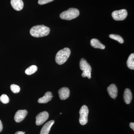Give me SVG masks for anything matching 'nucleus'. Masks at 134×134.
I'll list each match as a JSON object with an SVG mask.
<instances>
[{"mask_svg":"<svg viewBox=\"0 0 134 134\" xmlns=\"http://www.w3.org/2000/svg\"><path fill=\"white\" fill-rule=\"evenodd\" d=\"M50 29L44 25H38L33 26L30 30L31 36L35 37H41L47 36L50 32Z\"/></svg>","mask_w":134,"mask_h":134,"instance_id":"1","label":"nucleus"},{"mask_svg":"<svg viewBox=\"0 0 134 134\" xmlns=\"http://www.w3.org/2000/svg\"><path fill=\"white\" fill-rule=\"evenodd\" d=\"M70 53L71 51L69 48H65L60 50L55 56V62L59 65L64 64L68 59Z\"/></svg>","mask_w":134,"mask_h":134,"instance_id":"2","label":"nucleus"},{"mask_svg":"<svg viewBox=\"0 0 134 134\" xmlns=\"http://www.w3.org/2000/svg\"><path fill=\"white\" fill-rule=\"evenodd\" d=\"M79 11L77 9L70 8L66 11L62 12L60 15V18L64 20H71L79 16Z\"/></svg>","mask_w":134,"mask_h":134,"instance_id":"3","label":"nucleus"},{"mask_svg":"<svg viewBox=\"0 0 134 134\" xmlns=\"http://www.w3.org/2000/svg\"><path fill=\"white\" fill-rule=\"evenodd\" d=\"M88 113L89 110L88 107L86 105H83L79 111V122L82 125H85L87 124L88 121Z\"/></svg>","mask_w":134,"mask_h":134,"instance_id":"4","label":"nucleus"},{"mask_svg":"<svg viewBox=\"0 0 134 134\" xmlns=\"http://www.w3.org/2000/svg\"><path fill=\"white\" fill-rule=\"evenodd\" d=\"M127 14L126 10L123 9L113 11L112 16L113 18L116 21H122L126 19Z\"/></svg>","mask_w":134,"mask_h":134,"instance_id":"5","label":"nucleus"},{"mask_svg":"<svg viewBox=\"0 0 134 134\" xmlns=\"http://www.w3.org/2000/svg\"><path fill=\"white\" fill-rule=\"evenodd\" d=\"M49 117V114L47 111L40 113L36 117V125L40 126L45 122Z\"/></svg>","mask_w":134,"mask_h":134,"instance_id":"6","label":"nucleus"},{"mask_svg":"<svg viewBox=\"0 0 134 134\" xmlns=\"http://www.w3.org/2000/svg\"><path fill=\"white\" fill-rule=\"evenodd\" d=\"M28 114L27 110H19L16 113L14 117L15 121L16 122H20L23 121Z\"/></svg>","mask_w":134,"mask_h":134,"instance_id":"7","label":"nucleus"},{"mask_svg":"<svg viewBox=\"0 0 134 134\" xmlns=\"http://www.w3.org/2000/svg\"><path fill=\"white\" fill-rule=\"evenodd\" d=\"M58 93L60 98L62 100H65L68 98L70 93L69 89L66 87H63L60 89Z\"/></svg>","mask_w":134,"mask_h":134,"instance_id":"8","label":"nucleus"},{"mask_svg":"<svg viewBox=\"0 0 134 134\" xmlns=\"http://www.w3.org/2000/svg\"><path fill=\"white\" fill-rule=\"evenodd\" d=\"M11 5L12 7L17 11H20L24 7V2L22 0H11Z\"/></svg>","mask_w":134,"mask_h":134,"instance_id":"9","label":"nucleus"},{"mask_svg":"<svg viewBox=\"0 0 134 134\" xmlns=\"http://www.w3.org/2000/svg\"><path fill=\"white\" fill-rule=\"evenodd\" d=\"M107 90L108 93L112 98L115 99L117 97L118 94V89L115 84H111L108 87Z\"/></svg>","mask_w":134,"mask_h":134,"instance_id":"10","label":"nucleus"},{"mask_svg":"<svg viewBox=\"0 0 134 134\" xmlns=\"http://www.w3.org/2000/svg\"><path fill=\"white\" fill-rule=\"evenodd\" d=\"M54 121L53 120H50L43 126L41 130L40 134H48L53 125L54 124Z\"/></svg>","mask_w":134,"mask_h":134,"instance_id":"11","label":"nucleus"},{"mask_svg":"<svg viewBox=\"0 0 134 134\" xmlns=\"http://www.w3.org/2000/svg\"><path fill=\"white\" fill-rule=\"evenodd\" d=\"M80 67L81 70L83 71H87L91 72V66L86 60L83 58L80 61Z\"/></svg>","mask_w":134,"mask_h":134,"instance_id":"12","label":"nucleus"},{"mask_svg":"<svg viewBox=\"0 0 134 134\" xmlns=\"http://www.w3.org/2000/svg\"><path fill=\"white\" fill-rule=\"evenodd\" d=\"M52 98L53 96L52 92H47L43 97L39 99L38 101L39 103L46 104L52 100Z\"/></svg>","mask_w":134,"mask_h":134,"instance_id":"13","label":"nucleus"},{"mask_svg":"<svg viewBox=\"0 0 134 134\" xmlns=\"http://www.w3.org/2000/svg\"><path fill=\"white\" fill-rule=\"evenodd\" d=\"M124 98L126 104H129L131 103L132 99V94L130 89L127 88L125 90Z\"/></svg>","mask_w":134,"mask_h":134,"instance_id":"14","label":"nucleus"},{"mask_svg":"<svg viewBox=\"0 0 134 134\" xmlns=\"http://www.w3.org/2000/svg\"><path fill=\"white\" fill-rule=\"evenodd\" d=\"M91 44L95 48L104 49L105 48V46L102 44L99 40L96 38L92 39L91 41Z\"/></svg>","mask_w":134,"mask_h":134,"instance_id":"15","label":"nucleus"},{"mask_svg":"<svg viewBox=\"0 0 134 134\" xmlns=\"http://www.w3.org/2000/svg\"><path fill=\"white\" fill-rule=\"evenodd\" d=\"M127 66L130 69H134V54L132 53L129 55L127 62Z\"/></svg>","mask_w":134,"mask_h":134,"instance_id":"16","label":"nucleus"},{"mask_svg":"<svg viewBox=\"0 0 134 134\" xmlns=\"http://www.w3.org/2000/svg\"><path fill=\"white\" fill-rule=\"evenodd\" d=\"M37 67L36 65H32L25 70V73L29 75H32L37 70Z\"/></svg>","mask_w":134,"mask_h":134,"instance_id":"17","label":"nucleus"},{"mask_svg":"<svg viewBox=\"0 0 134 134\" xmlns=\"http://www.w3.org/2000/svg\"><path fill=\"white\" fill-rule=\"evenodd\" d=\"M109 37L110 38L118 41L120 44H122L124 43V40H123V38L119 35H116V34H110L109 36Z\"/></svg>","mask_w":134,"mask_h":134,"instance_id":"18","label":"nucleus"},{"mask_svg":"<svg viewBox=\"0 0 134 134\" xmlns=\"http://www.w3.org/2000/svg\"><path fill=\"white\" fill-rule=\"evenodd\" d=\"M10 90L13 93H19L20 91V88L19 86L15 84H12L10 85Z\"/></svg>","mask_w":134,"mask_h":134,"instance_id":"19","label":"nucleus"},{"mask_svg":"<svg viewBox=\"0 0 134 134\" xmlns=\"http://www.w3.org/2000/svg\"><path fill=\"white\" fill-rule=\"evenodd\" d=\"M0 100L3 104H7L9 103V99L7 95L3 94L0 97Z\"/></svg>","mask_w":134,"mask_h":134,"instance_id":"20","label":"nucleus"},{"mask_svg":"<svg viewBox=\"0 0 134 134\" xmlns=\"http://www.w3.org/2000/svg\"><path fill=\"white\" fill-rule=\"evenodd\" d=\"M91 72L89 71H83L82 73V76L83 77H87L88 79H90L91 78Z\"/></svg>","mask_w":134,"mask_h":134,"instance_id":"21","label":"nucleus"},{"mask_svg":"<svg viewBox=\"0 0 134 134\" xmlns=\"http://www.w3.org/2000/svg\"><path fill=\"white\" fill-rule=\"evenodd\" d=\"M54 0H38V3L39 5H43L52 2Z\"/></svg>","mask_w":134,"mask_h":134,"instance_id":"22","label":"nucleus"},{"mask_svg":"<svg viewBox=\"0 0 134 134\" xmlns=\"http://www.w3.org/2000/svg\"><path fill=\"white\" fill-rule=\"evenodd\" d=\"M3 128V126L2 122L0 120V132L2 131Z\"/></svg>","mask_w":134,"mask_h":134,"instance_id":"23","label":"nucleus"},{"mask_svg":"<svg viewBox=\"0 0 134 134\" xmlns=\"http://www.w3.org/2000/svg\"><path fill=\"white\" fill-rule=\"evenodd\" d=\"M130 127H131L133 130H134V122H131V123L130 124Z\"/></svg>","mask_w":134,"mask_h":134,"instance_id":"24","label":"nucleus"},{"mask_svg":"<svg viewBox=\"0 0 134 134\" xmlns=\"http://www.w3.org/2000/svg\"><path fill=\"white\" fill-rule=\"evenodd\" d=\"M25 132H23L22 131H18V132H16L15 134H25Z\"/></svg>","mask_w":134,"mask_h":134,"instance_id":"25","label":"nucleus"},{"mask_svg":"<svg viewBox=\"0 0 134 134\" xmlns=\"http://www.w3.org/2000/svg\"><path fill=\"white\" fill-rule=\"evenodd\" d=\"M62 114V113H60V114Z\"/></svg>","mask_w":134,"mask_h":134,"instance_id":"26","label":"nucleus"}]
</instances>
